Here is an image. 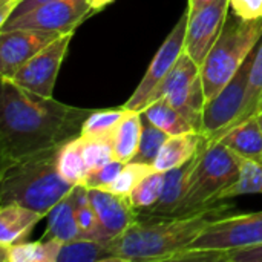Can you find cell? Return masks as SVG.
Segmentation results:
<instances>
[{
    "instance_id": "obj_1",
    "label": "cell",
    "mask_w": 262,
    "mask_h": 262,
    "mask_svg": "<svg viewBox=\"0 0 262 262\" xmlns=\"http://www.w3.org/2000/svg\"><path fill=\"white\" fill-rule=\"evenodd\" d=\"M92 111L37 95L2 77L0 164L61 147L80 137Z\"/></svg>"
},
{
    "instance_id": "obj_2",
    "label": "cell",
    "mask_w": 262,
    "mask_h": 262,
    "mask_svg": "<svg viewBox=\"0 0 262 262\" xmlns=\"http://www.w3.org/2000/svg\"><path fill=\"white\" fill-rule=\"evenodd\" d=\"M229 200L213 209L186 218H138L120 236L107 241L118 261H172L215 220L233 207Z\"/></svg>"
},
{
    "instance_id": "obj_3",
    "label": "cell",
    "mask_w": 262,
    "mask_h": 262,
    "mask_svg": "<svg viewBox=\"0 0 262 262\" xmlns=\"http://www.w3.org/2000/svg\"><path fill=\"white\" fill-rule=\"evenodd\" d=\"M58 150L35 152L0 164V206L15 203L48 216L75 187L58 173Z\"/></svg>"
},
{
    "instance_id": "obj_4",
    "label": "cell",
    "mask_w": 262,
    "mask_h": 262,
    "mask_svg": "<svg viewBox=\"0 0 262 262\" xmlns=\"http://www.w3.org/2000/svg\"><path fill=\"white\" fill-rule=\"evenodd\" d=\"M239 169L241 157L223 143H209L204 137L186 195L170 218L200 215L218 206L224 201L223 193L239 178Z\"/></svg>"
},
{
    "instance_id": "obj_5",
    "label": "cell",
    "mask_w": 262,
    "mask_h": 262,
    "mask_svg": "<svg viewBox=\"0 0 262 262\" xmlns=\"http://www.w3.org/2000/svg\"><path fill=\"white\" fill-rule=\"evenodd\" d=\"M262 38V18L243 20L227 15L223 31L201 64L206 101L213 98L238 72Z\"/></svg>"
},
{
    "instance_id": "obj_6",
    "label": "cell",
    "mask_w": 262,
    "mask_h": 262,
    "mask_svg": "<svg viewBox=\"0 0 262 262\" xmlns=\"http://www.w3.org/2000/svg\"><path fill=\"white\" fill-rule=\"evenodd\" d=\"M262 243V212L223 216L210 223L186 250H236Z\"/></svg>"
},
{
    "instance_id": "obj_7",
    "label": "cell",
    "mask_w": 262,
    "mask_h": 262,
    "mask_svg": "<svg viewBox=\"0 0 262 262\" xmlns=\"http://www.w3.org/2000/svg\"><path fill=\"white\" fill-rule=\"evenodd\" d=\"M255 57V51L247 57L238 72L230 78V81L204 104L203 112V129L201 134L209 143H215L221 134L233 123L238 117L247 91L249 72Z\"/></svg>"
},
{
    "instance_id": "obj_8",
    "label": "cell",
    "mask_w": 262,
    "mask_h": 262,
    "mask_svg": "<svg viewBox=\"0 0 262 262\" xmlns=\"http://www.w3.org/2000/svg\"><path fill=\"white\" fill-rule=\"evenodd\" d=\"M187 21H189V9H186L181 14L177 25L173 26V29L169 32V35L166 37V40L163 41V45L154 55L140 84L135 88V91L129 97V100L123 104L124 109L141 112L146 107L147 100L152 95V92L155 91V88L172 71V68L177 64L178 58L184 52Z\"/></svg>"
},
{
    "instance_id": "obj_9",
    "label": "cell",
    "mask_w": 262,
    "mask_h": 262,
    "mask_svg": "<svg viewBox=\"0 0 262 262\" xmlns=\"http://www.w3.org/2000/svg\"><path fill=\"white\" fill-rule=\"evenodd\" d=\"M94 12L88 0H55L45 3L20 17L8 20L0 31L8 29H40L60 34L75 32V28L81 25Z\"/></svg>"
},
{
    "instance_id": "obj_10",
    "label": "cell",
    "mask_w": 262,
    "mask_h": 262,
    "mask_svg": "<svg viewBox=\"0 0 262 262\" xmlns=\"http://www.w3.org/2000/svg\"><path fill=\"white\" fill-rule=\"evenodd\" d=\"M74 32H68L55 38L31 60H28L11 80L41 97H52V91L57 81L58 71L68 54Z\"/></svg>"
},
{
    "instance_id": "obj_11",
    "label": "cell",
    "mask_w": 262,
    "mask_h": 262,
    "mask_svg": "<svg viewBox=\"0 0 262 262\" xmlns=\"http://www.w3.org/2000/svg\"><path fill=\"white\" fill-rule=\"evenodd\" d=\"M229 0H216L200 11L189 14L184 51L201 66L218 40L229 15Z\"/></svg>"
},
{
    "instance_id": "obj_12",
    "label": "cell",
    "mask_w": 262,
    "mask_h": 262,
    "mask_svg": "<svg viewBox=\"0 0 262 262\" xmlns=\"http://www.w3.org/2000/svg\"><path fill=\"white\" fill-rule=\"evenodd\" d=\"M60 35L63 34L23 28L0 31V77L11 78L28 60Z\"/></svg>"
},
{
    "instance_id": "obj_13",
    "label": "cell",
    "mask_w": 262,
    "mask_h": 262,
    "mask_svg": "<svg viewBox=\"0 0 262 262\" xmlns=\"http://www.w3.org/2000/svg\"><path fill=\"white\" fill-rule=\"evenodd\" d=\"M89 198L95 209L100 233L103 241H111L126 232L137 220L138 215L130 206L127 196L115 195L103 189H88Z\"/></svg>"
},
{
    "instance_id": "obj_14",
    "label": "cell",
    "mask_w": 262,
    "mask_h": 262,
    "mask_svg": "<svg viewBox=\"0 0 262 262\" xmlns=\"http://www.w3.org/2000/svg\"><path fill=\"white\" fill-rule=\"evenodd\" d=\"M196 161L198 152L190 161L184 163L183 166L164 172V186L157 204L150 209L138 212V218H170L186 195L189 180L196 166Z\"/></svg>"
},
{
    "instance_id": "obj_15",
    "label": "cell",
    "mask_w": 262,
    "mask_h": 262,
    "mask_svg": "<svg viewBox=\"0 0 262 262\" xmlns=\"http://www.w3.org/2000/svg\"><path fill=\"white\" fill-rule=\"evenodd\" d=\"M77 186L48 213V224L41 239H58L61 243L81 238V230L75 216Z\"/></svg>"
},
{
    "instance_id": "obj_16",
    "label": "cell",
    "mask_w": 262,
    "mask_h": 262,
    "mask_svg": "<svg viewBox=\"0 0 262 262\" xmlns=\"http://www.w3.org/2000/svg\"><path fill=\"white\" fill-rule=\"evenodd\" d=\"M45 215L20 204L0 206V244L23 243Z\"/></svg>"
},
{
    "instance_id": "obj_17",
    "label": "cell",
    "mask_w": 262,
    "mask_h": 262,
    "mask_svg": "<svg viewBox=\"0 0 262 262\" xmlns=\"http://www.w3.org/2000/svg\"><path fill=\"white\" fill-rule=\"evenodd\" d=\"M203 140L204 135L200 132H189L183 135L169 137L155 160V169L158 172H167L190 161L198 152Z\"/></svg>"
},
{
    "instance_id": "obj_18",
    "label": "cell",
    "mask_w": 262,
    "mask_h": 262,
    "mask_svg": "<svg viewBox=\"0 0 262 262\" xmlns=\"http://www.w3.org/2000/svg\"><path fill=\"white\" fill-rule=\"evenodd\" d=\"M218 141L241 158L262 161V129L256 117L230 129Z\"/></svg>"
},
{
    "instance_id": "obj_19",
    "label": "cell",
    "mask_w": 262,
    "mask_h": 262,
    "mask_svg": "<svg viewBox=\"0 0 262 262\" xmlns=\"http://www.w3.org/2000/svg\"><path fill=\"white\" fill-rule=\"evenodd\" d=\"M200 69H201V66L184 51L181 54V57L178 58L177 64L172 68V71L155 88V91L149 97L146 106H149L150 103H154L160 98L173 97V95L183 92L184 89H187L189 86H192L200 78Z\"/></svg>"
},
{
    "instance_id": "obj_20",
    "label": "cell",
    "mask_w": 262,
    "mask_h": 262,
    "mask_svg": "<svg viewBox=\"0 0 262 262\" xmlns=\"http://www.w3.org/2000/svg\"><path fill=\"white\" fill-rule=\"evenodd\" d=\"M141 130H143L141 112L127 111L112 134V149H114L115 160L126 164L135 157L141 138Z\"/></svg>"
},
{
    "instance_id": "obj_21",
    "label": "cell",
    "mask_w": 262,
    "mask_h": 262,
    "mask_svg": "<svg viewBox=\"0 0 262 262\" xmlns=\"http://www.w3.org/2000/svg\"><path fill=\"white\" fill-rule=\"evenodd\" d=\"M61 241L40 239L35 243L0 244L2 262H57Z\"/></svg>"
},
{
    "instance_id": "obj_22",
    "label": "cell",
    "mask_w": 262,
    "mask_h": 262,
    "mask_svg": "<svg viewBox=\"0 0 262 262\" xmlns=\"http://www.w3.org/2000/svg\"><path fill=\"white\" fill-rule=\"evenodd\" d=\"M262 111V38L259 45L255 49V57L250 66V72H249V81H247V91H246V98L243 103V107L238 114V117L233 120V123L221 134V137L229 132L230 129L243 124L244 121H247L249 118L258 117L259 112ZM220 137V138H221ZM218 138V140H220ZM216 140V141H218ZM215 141V143H216Z\"/></svg>"
},
{
    "instance_id": "obj_23",
    "label": "cell",
    "mask_w": 262,
    "mask_h": 262,
    "mask_svg": "<svg viewBox=\"0 0 262 262\" xmlns=\"http://www.w3.org/2000/svg\"><path fill=\"white\" fill-rule=\"evenodd\" d=\"M57 262H120L111 252L107 241L74 239L61 243Z\"/></svg>"
},
{
    "instance_id": "obj_24",
    "label": "cell",
    "mask_w": 262,
    "mask_h": 262,
    "mask_svg": "<svg viewBox=\"0 0 262 262\" xmlns=\"http://www.w3.org/2000/svg\"><path fill=\"white\" fill-rule=\"evenodd\" d=\"M141 114L152 124H155L163 132H166L169 137L183 135V134H189V132H196L195 127L186 120V117L163 98H160V100L150 103L149 106H146L141 111Z\"/></svg>"
},
{
    "instance_id": "obj_25",
    "label": "cell",
    "mask_w": 262,
    "mask_h": 262,
    "mask_svg": "<svg viewBox=\"0 0 262 262\" xmlns=\"http://www.w3.org/2000/svg\"><path fill=\"white\" fill-rule=\"evenodd\" d=\"M57 167L58 173L64 181H68L72 186H81L88 169L83 157V141L81 135L68 141L63 144L58 150L57 158Z\"/></svg>"
},
{
    "instance_id": "obj_26",
    "label": "cell",
    "mask_w": 262,
    "mask_h": 262,
    "mask_svg": "<svg viewBox=\"0 0 262 262\" xmlns=\"http://www.w3.org/2000/svg\"><path fill=\"white\" fill-rule=\"evenodd\" d=\"M252 193H262V161L241 158L239 178L223 193L221 200H232Z\"/></svg>"
},
{
    "instance_id": "obj_27",
    "label": "cell",
    "mask_w": 262,
    "mask_h": 262,
    "mask_svg": "<svg viewBox=\"0 0 262 262\" xmlns=\"http://www.w3.org/2000/svg\"><path fill=\"white\" fill-rule=\"evenodd\" d=\"M123 106L115 109H94L81 127L83 137H111L118 123L126 115Z\"/></svg>"
},
{
    "instance_id": "obj_28",
    "label": "cell",
    "mask_w": 262,
    "mask_h": 262,
    "mask_svg": "<svg viewBox=\"0 0 262 262\" xmlns=\"http://www.w3.org/2000/svg\"><path fill=\"white\" fill-rule=\"evenodd\" d=\"M143 130H141V138H140V144L137 149L135 157L130 161L135 163H144V164H155V160L163 147V144L166 143V140L169 138V135L166 132H163L160 127H157L155 124H152L143 114Z\"/></svg>"
},
{
    "instance_id": "obj_29",
    "label": "cell",
    "mask_w": 262,
    "mask_h": 262,
    "mask_svg": "<svg viewBox=\"0 0 262 262\" xmlns=\"http://www.w3.org/2000/svg\"><path fill=\"white\" fill-rule=\"evenodd\" d=\"M155 166L152 164H144V163H135V161H129L123 166V169L120 170V173L117 175V178L103 190H109L115 195H121V196H129L132 193V190L152 172H155Z\"/></svg>"
},
{
    "instance_id": "obj_30",
    "label": "cell",
    "mask_w": 262,
    "mask_h": 262,
    "mask_svg": "<svg viewBox=\"0 0 262 262\" xmlns=\"http://www.w3.org/2000/svg\"><path fill=\"white\" fill-rule=\"evenodd\" d=\"M164 186V172H152L150 175H147L134 190L132 193L127 196L130 206L135 209L137 215L138 212H143L146 209H150L152 206L157 204L161 190Z\"/></svg>"
},
{
    "instance_id": "obj_31",
    "label": "cell",
    "mask_w": 262,
    "mask_h": 262,
    "mask_svg": "<svg viewBox=\"0 0 262 262\" xmlns=\"http://www.w3.org/2000/svg\"><path fill=\"white\" fill-rule=\"evenodd\" d=\"M75 216L78 227L81 230V238L84 239H101L100 224L89 198V190L83 186H77V206H75Z\"/></svg>"
},
{
    "instance_id": "obj_32",
    "label": "cell",
    "mask_w": 262,
    "mask_h": 262,
    "mask_svg": "<svg viewBox=\"0 0 262 262\" xmlns=\"http://www.w3.org/2000/svg\"><path fill=\"white\" fill-rule=\"evenodd\" d=\"M81 141H83V157H84L88 173L115 160L114 149H112V135L111 137H83L81 135Z\"/></svg>"
},
{
    "instance_id": "obj_33",
    "label": "cell",
    "mask_w": 262,
    "mask_h": 262,
    "mask_svg": "<svg viewBox=\"0 0 262 262\" xmlns=\"http://www.w3.org/2000/svg\"><path fill=\"white\" fill-rule=\"evenodd\" d=\"M123 166H124V163H121L118 160H112L107 164H104L95 170H91L84 177L81 186L86 189H104L117 178V175L120 173Z\"/></svg>"
},
{
    "instance_id": "obj_34",
    "label": "cell",
    "mask_w": 262,
    "mask_h": 262,
    "mask_svg": "<svg viewBox=\"0 0 262 262\" xmlns=\"http://www.w3.org/2000/svg\"><path fill=\"white\" fill-rule=\"evenodd\" d=\"M232 12L243 20L262 18V0H229Z\"/></svg>"
},
{
    "instance_id": "obj_35",
    "label": "cell",
    "mask_w": 262,
    "mask_h": 262,
    "mask_svg": "<svg viewBox=\"0 0 262 262\" xmlns=\"http://www.w3.org/2000/svg\"><path fill=\"white\" fill-rule=\"evenodd\" d=\"M223 262H262V243L244 249L227 250L223 255Z\"/></svg>"
},
{
    "instance_id": "obj_36",
    "label": "cell",
    "mask_w": 262,
    "mask_h": 262,
    "mask_svg": "<svg viewBox=\"0 0 262 262\" xmlns=\"http://www.w3.org/2000/svg\"><path fill=\"white\" fill-rule=\"evenodd\" d=\"M49 2H55V0H21L20 5L15 8V11L11 14L9 20L11 18H15V17H20V15H23V14H26V12L38 8V6L45 5V3H49Z\"/></svg>"
},
{
    "instance_id": "obj_37",
    "label": "cell",
    "mask_w": 262,
    "mask_h": 262,
    "mask_svg": "<svg viewBox=\"0 0 262 262\" xmlns=\"http://www.w3.org/2000/svg\"><path fill=\"white\" fill-rule=\"evenodd\" d=\"M216 0H189V5H187V9H189V14H193L196 11H200L201 8L207 6V5H212L215 3Z\"/></svg>"
},
{
    "instance_id": "obj_38",
    "label": "cell",
    "mask_w": 262,
    "mask_h": 262,
    "mask_svg": "<svg viewBox=\"0 0 262 262\" xmlns=\"http://www.w3.org/2000/svg\"><path fill=\"white\" fill-rule=\"evenodd\" d=\"M114 0H88V3H89V6H91V9H92V12L95 14V12H98V11H101V9H104L107 5H111Z\"/></svg>"
},
{
    "instance_id": "obj_39",
    "label": "cell",
    "mask_w": 262,
    "mask_h": 262,
    "mask_svg": "<svg viewBox=\"0 0 262 262\" xmlns=\"http://www.w3.org/2000/svg\"><path fill=\"white\" fill-rule=\"evenodd\" d=\"M256 118H258V123H259V126H261V129H262V111L259 112V115H258Z\"/></svg>"
}]
</instances>
